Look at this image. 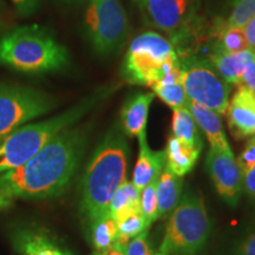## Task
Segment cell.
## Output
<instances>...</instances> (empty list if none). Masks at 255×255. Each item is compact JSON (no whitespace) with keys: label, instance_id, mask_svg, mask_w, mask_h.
Returning a JSON list of instances; mask_svg holds the SVG:
<instances>
[{"label":"cell","instance_id":"20","mask_svg":"<svg viewBox=\"0 0 255 255\" xmlns=\"http://www.w3.org/2000/svg\"><path fill=\"white\" fill-rule=\"evenodd\" d=\"M139 195H141V191L133 186L132 182L124 181L121 184L109 206V213L115 219V221H119L124 216L137 212V210H141Z\"/></svg>","mask_w":255,"mask_h":255},{"label":"cell","instance_id":"2","mask_svg":"<svg viewBox=\"0 0 255 255\" xmlns=\"http://www.w3.org/2000/svg\"><path fill=\"white\" fill-rule=\"evenodd\" d=\"M128 151L123 132L119 127H114L90 158L81 188V213L88 226L110 214L111 200L127 181Z\"/></svg>","mask_w":255,"mask_h":255},{"label":"cell","instance_id":"22","mask_svg":"<svg viewBox=\"0 0 255 255\" xmlns=\"http://www.w3.org/2000/svg\"><path fill=\"white\" fill-rule=\"evenodd\" d=\"M91 241L97 253L105 254L119 238V229L115 219L110 214L103 215L89 226Z\"/></svg>","mask_w":255,"mask_h":255},{"label":"cell","instance_id":"21","mask_svg":"<svg viewBox=\"0 0 255 255\" xmlns=\"http://www.w3.org/2000/svg\"><path fill=\"white\" fill-rule=\"evenodd\" d=\"M171 131H173L171 136L202 150L203 142L199 131V127H197L194 117L191 116L190 111L186 108L174 109Z\"/></svg>","mask_w":255,"mask_h":255},{"label":"cell","instance_id":"35","mask_svg":"<svg viewBox=\"0 0 255 255\" xmlns=\"http://www.w3.org/2000/svg\"><path fill=\"white\" fill-rule=\"evenodd\" d=\"M127 246L128 245L122 244V242H120L119 240H117L113 245V246H111L109 250L107 251V253H105L104 255H126Z\"/></svg>","mask_w":255,"mask_h":255},{"label":"cell","instance_id":"9","mask_svg":"<svg viewBox=\"0 0 255 255\" xmlns=\"http://www.w3.org/2000/svg\"><path fill=\"white\" fill-rule=\"evenodd\" d=\"M55 107V100L37 89L0 85V141Z\"/></svg>","mask_w":255,"mask_h":255},{"label":"cell","instance_id":"10","mask_svg":"<svg viewBox=\"0 0 255 255\" xmlns=\"http://www.w3.org/2000/svg\"><path fill=\"white\" fill-rule=\"evenodd\" d=\"M150 26L163 31L173 40L182 41L191 32V0H135Z\"/></svg>","mask_w":255,"mask_h":255},{"label":"cell","instance_id":"39","mask_svg":"<svg viewBox=\"0 0 255 255\" xmlns=\"http://www.w3.org/2000/svg\"><path fill=\"white\" fill-rule=\"evenodd\" d=\"M66 1H82V0H66Z\"/></svg>","mask_w":255,"mask_h":255},{"label":"cell","instance_id":"29","mask_svg":"<svg viewBox=\"0 0 255 255\" xmlns=\"http://www.w3.org/2000/svg\"><path fill=\"white\" fill-rule=\"evenodd\" d=\"M238 163L240 165L242 173H245L252 165L255 164V135L252 136L250 142L245 146L244 151L239 156Z\"/></svg>","mask_w":255,"mask_h":255},{"label":"cell","instance_id":"13","mask_svg":"<svg viewBox=\"0 0 255 255\" xmlns=\"http://www.w3.org/2000/svg\"><path fill=\"white\" fill-rule=\"evenodd\" d=\"M138 142L139 152L132 175V184L141 191L161 175L165 164V151H152L146 141L145 131L138 136Z\"/></svg>","mask_w":255,"mask_h":255},{"label":"cell","instance_id":"40","mask_svg":"<svg viewBox=\"0 0 255 255\" xmlns=\"http://www.w3.org/2000/svg\"><path fill=\"white\" fill-rule=\"evenodd\" d=\"M92 255H103V254H101V253H97V252H96V253H94Z\"/></svg>","mask_w":255,"mask_h":255},{"label":"cell","instance_id":"38","mask_svg":"<svg viewBox=\"0 0 255 255\" xmlns=\"http://www.w3.org/2000/svg\"><path fill=\"white\" fill-rule=\"evenodd\" d=\"M1 27H2V20L1 18H0V30H1Z\"/></svg>","mask_w":255,"mask_h":255},{"label":"cell","instance_id":"24","mask_svg":"<svg viewBox=\"0 0 255 255\" xmlns=\"http://www.w3.org/2000/svg\"><path fill=\"white\" fill-rule=\"evenodd\" d=\"M150 88L152 89V92L173 110L182 109V108L188 109L190 100L184 90L182 81L175 83H156Z\"/></svg>","mask_w":255,"mask_h":255},{"label":"cell","instance_id":"32","mask_svg":"<svg viewBox=\"0 0 255 255\" xmlns=\"http://www.w3.org/2000/svg\"><path fill=\"white\" fill-rule=\"evenodd\" d=\"M242 84L255 94V59L248 64L242 75Z\"/></svg>","mask_w":255,"mask_h":255},{"label":"cell","instance_id":"4","mask_svg":"<svg viewBox=\"0 0 255 255\" xmlns=\"http://www.w3.org/2000/svg\"><path fill=\"white\" fill-rule=\"evenodd\" d=\"M68 51L45 28L20 26L0 38V65L15 71L39 75L68 68Z\"/></svg>","mask_w":255,"mask_h":255},{"label":"cell","instance_id":"34","mask_svg":"<svg viewBox=\"0 0 255 255\" xmlns=\"http://www.w3.org/2000/svg\"><path fill=\"white\" fill-rule=\"evenodd\" d=\"M244 188L255 199V164L244 173Z\"/></svg>","mask_w":255,"mask_h":255},{"label":"cell","instance_id":"27","mask_svg":"<svg viewBox=\"0 0 255 255\" xmlns=\"http://www.w3.org/2000/svg\"><path fill=\"white\" fill-rule=\"evenodd\" d=\"M157 180L155 178L148 186H145L141 190L139 195V208L143 216H144L149 225L158 219L157 214V197H156V187H157Z\"/></svg>","mask_w":255,"mask_h":255},{"label":"cell","instance_id":"23","mask_svg":"<svg viewBox=\"0 0 255 255\" xmlns=\"http://www.w3.org/2000/svg\"><path fill=\"white\" fill-rule=\"evenodd\" d=\"M215 45L213 50L227 53H237L247 50V41L244 30L240 27H228L225 21L221 20L215 25L214 28Z\"/></svg>","mask_w":255,"mask_h":255},{"label":"cell","instance_id":"33","mask_svg":"<svg viewBox=\"0 0 255 255\" xmlns=\"http://www.w3.org/2000/svg\"><path fill=\"white\" fill-rule=\"evenodd\" d=\"M242 30H244L245 37H246L248 50H251L255 55V17L253 19H251V20L242 27Z\"/></svg>","mask_w":255,"mask_h":255},{"label":"cell","instance_id":"31","mask_svg":"<svg viewBox=\"0 0 255 255\" xmlns=\"http://www.w3.org/2000/svg\"><path fill=\"white\" fill-rule=\"evenodd\" d=\"M235 255H255V232L248 234L240 242Z\"/></svg>","mask_w":255,"mask_h":255},{"label":"cell","instance_id":"3","mask_svg":"<svg viewBox=\"0 0 255 255\" xmlns=\"http://www.w3.org/2000/svg\"><path fill=\"white\" fill-rule=\"evenodd\" d=\"M113 92L102 88L58 116L39 123L25 124L0 141V175L26 163L57 133L75 126Z\"/></svg>","mask_w":255,"mask_h":255},{"label":"cell","instance_id":"18","mask_svg":"<svg viewBox=\"0 0 255 255\" xmlns=\"http://www.w3.org/2000/svg\"><path fill=\"white\" fill-rule=\"evenodd\" d=\"M182 177L173 174L167 168L162 170L156 187L158 218H163L176 208L182 199Z\"/></svg>","mask_w":255,"mask_h":255},{"label":"cell","instance_id":"26","mask_svg":"<svg viewBox=\"0 0 255 255\" xmlns=\"http://www.w3.org/2000/svg\"><path fill=\"white\" fill-rule=\"evenodd\" d=\"M255 17V0H234V6L225 25L242 28Z\"/></svg>","mask_w":255,"mask_h":255},{"label":"cell","instance_id":"12","mask_svg":"<svg viewBox=\"0 0 255 255\" xmlns=\"http://www.w3.org/2000/svg\"><path fill=\"white\" fill-rule=\"evenodd\" d=\"M228 127L237 139L255 135V94L246 85H239L226 111Z\"/></svg>","mask_w":255,"mask_h":255},{"label":"cell","instance_id":"17","mask_svg":"<svg viewBox=\"0 0 255 255\" xmlns=\"http://www.w3.org/2000/svg\"><path fill=\"white\" fill-rule=\"evenodd\" d=\"M164 151L165 163H167L165 168L180 177L184 176L194 168L201 154L200 149L187 144L174 136L168 139L167 148Z\"/></svg>","mask_w":255,"mask_h":255},{"label":"cell","instance_id":"8","mask_svg":"<svg viewBox=\"0 0 255 255\" xmlns=\"http://www.w3.org/2000/svg\"><path fill=\"white\" fill-rule=\"evenodd\" d=\"M181 62V81L190 101L226 114L231 85L221 78L207 58L189 56Z\"/></svg>","mask_w":255,"mask_h":255},{"label":"cell","instance_id":"30","mask_svg":"<svg viewBox=\"0 0 255 255\" xmlns=\"http://www.w3.org/2000/svg\"><path fill=\"white\" fill-rule=\"evenodd\" d=\"M11 1L17 9L18 14L23 15V17L33 14L39 6V0H11Z\"/></svg>","mask_w":255,"mask_h":255},{"label":"cell","instance_id":"36","mask_svg":"<svg viewBox=\"0 0 255 255\" xmlns=\"http://www.w3.org/2000/svg\"><path fill=\"white\" fill-rule=\"evenodd\" d=\"M12 203V201L9 197L2 195V194H0V209L1 208H6V207H8L9 205Z\"/></svg>","mask_w":255,"mask_h":255},{"label":"cell","instance_id":"25","mask_svg":"<svg viewBox=\"0 0 255 255\" xmlns=\"http://www.w3.org/2000/svg\"><path fill=\"white\" fill-rule=\"evenodd\" d=\"M117 223V229H119V238L117 240L122 244L128 245L130 239L138 237L142 233L148 232L149 225L144 216H143L141 210H137L131 214L124 216Z\"/></svg>","mask_w":255,"mask_h":255},{"label":"cell","instance_id":"15","mask_svg":"<svg viewBox=\"0 0 255 255\" xmlns=\"http://www.w3.org/2000/svg\"><path fill=\"white\" fill-rule=\"evenodd\" d=\"M188 110L195 120L197 127L205 132L212 148L225 152H233L218 113L193 101H189Z\"/></svg>","mask_w":255,"mask_h":255},{"label":"cell","instance_id":"5","mask_svg":"<svg viewBox=\"0 0 255 255\" xmlns=\"http://www.w3.org/2000/svg\"><path fill=\"white\" fill-rule=\"evenodd\" d=\"M122 75L127 82L145 87L158 82H180L181 62L170 40L155 32H145L130 44Z\"/></svg>","mask_w":255,"mask_h":255},{"label":"cell","instance_id":"28","mask_svg":"<svg viewBox=\"0 0 255 255\" xmlns=\"http://www.w3.org/2000/svg\"><path fill=\"white\" fill-rule=\"evenodd\" d=\"M148 232L142 233L138 237L130 239L128 242L126 255H154L155 252L151 250L148 241Z\"/></svg>","mask_w":255,"mask_h":255},{"label":"cell","instance_id":"1","mask_svg":"<svg viewBox=\"0 0 255 255\" xmlns=\"http://www.w3.org/2000/svg\"><path fill=\"white\" fill-rule=\"evenodd\" d=\"M88 136V126H72L57 133L26 163L0 175V194L26 200L62 194L77 170Z\"/></svg>","mask_w":255,"mask_h":255},{"label":"cell","instance_id":"11","mask_svg":"<svg viewBox=\"0 0 255 255\" xmlns=\"http://www.w3.org/2000/svg\"><path fill=\"white\" fill-rule=\"evenodd\" d=\"M206 167L222 199L229 206H237L244 189V173L234 154L210 146L206 158Z\"/></svg>","mask_w":255,"mask_h":255},{"label":"cell","instance_id":"6","mask_svg":"<svg viewBox=\"0 0 255 255\" xmlns=\"http://www.w3.org/2000/svg\"><path fill=\"white\" fill-rule=\"evenodd\" d=\"M209 234L210 221L203 199L188 191L171 213L163 241L154 255H197Z\"/></svg>","mask_w":255,"mask_h":255},{"label":"cell","instance_id":"19","mask_svg":"<svg viewBox=\"0 0 255 255\" xmlns=\"http://www.w3.org/2000/svg\"><path fill=\"white\" fill-rule=\"evenodd\" d=\"M15 248L21 255H63V252L49 237L33 232L19 233Z\"/></svg>","mask_w":255,"mask_h":255},{"label":"cell","instance_id":"37","mask_svg":"<svg viewBox=\"0 0 255 255\" xmlns=\"http://www.w3.org/2000/svg\"><path fill=\"white\" fill-rule=\"evenodd\" d=\"M63 255H73V254H72V253H70V252L64 251V252H63Z\"/></svg>","mask_w":255,"mask_h":255},{"label":"cell","instance_id":"16","mask_svg":"<svg viewBox=\"0 0 255 255\" xmlns=\"http://www.w3.org/2000/svg\"><path fill=\"white\" fill-rule=\"evenodd\" d=\"M154 97V92L137 94L131 96L124 103L121 111V120H122L124 132L128 136L138 137L145 131L149 108Z\"/></svg>","mask_w":255,"mask_h":255},{"label":"cell","instance_id":"7","mask_svg":"<svg viewBox=\"0 0 255 255\" xmlns=\"http://www.w3.org/2000/svg\"><path fill=\"white\" fill-rule=\"evenodd\" d=\"M85 27L92 47L102 56L117 52L129 32L127 14L119 0H88Z\"/></svg>","mask_w":255,"mask_h":255},{"label":"cell","instance_id":"14","mask_svg":"<svg viewBox=\"0 0 255 255\" xmlns=\"http://www.w3.org/2000/svg\"><path fill=\"white\" fill-rule=\"evenodd\" d=\"M216 72L228 84L242 85V75L245 69L252 60L255 59V55L251 50H245L237 53H227L213 50L207 57Z\"/></svg>","mask_w":255,"mask_h":255}]
</instances>
